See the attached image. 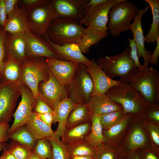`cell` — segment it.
<instances>
[{"instance_id": "obj_1", "label": "cell", "mask_w": 159, "mask_h": 159, "mask_svg": "<svg viewBox=\"0 0 159 159\" xmlns=\"http://www.w3.org/2000/svg\"><path fill=\"white\" fill-rule=\"evenodd\" d=\"M82 25L77 19L58 17L51 23L46 34L57 45L69 43L77 44L86 32V28Z\"/></svg>"}, {"instance_id": "obj_2", "label": "cell", "mask_w": 159, "mask_h": 159, "mask_svg": "<svg viewBox=\"0 0 159 159\" xmlns=\"http://www.w3.org/2000/svg\"><path fill=\"white\" fill-rule=\"evenodd\" d=\"M105 94L121 106L126 113H143L148 102L139 92L127 83L112 87Z\"/></svg>"}, {"instance_id": "obj_3", "label": "cell", "mask_w": 159, "mask_h": 159, "mask_svg": "<svg viewBox=\"0 0 159 159\" xmlns=\"http://www.w3.org/2000/svg\"><path fill=\"white\" fill-rule=\"evenodd\" d=\"M130 52L129 45L121 53L100 58L97 62L110 78L112 79L118 76L120 77L119 80L121 82L127 83L131 77L139 70L134 67Z\"/></svg>"}, {"instance_id": "obj_4", "label": "cell", "mask_w": 159, "mask_h": 159, "mask_svg": "<svg viewBox=\"0 0 159 159\" xmlns=\"http://www.w3.org/2000/svg\"><path fill=\"white\" fill-rule=\"evenodd\" d=\"M41 58L29 57L20 63L19 82L30 88L34 99L39 96V83L47 80L49 77V69L45 59Z\"/></svg>"}, {"instance_id": "obj_5", "label": "cell", "mask_w": 159, "mask_h": 159, "mask_svg": "<svg viewBox=\"0 0 159 159\" xmlns=\"http://www.w3.org/2000/svg\"><path fill=\"white\" fill-rule=\"evenodd\" d=\"M127 83L139 92L147 102L159 104V72L156 68L139 69Z\"/></svg>"}, {"instance_id": "obj_6", "label": "cell", "mask_w": 159, "mask_h": 159, "mask_svg": "<svg viewBox=\"0 0 159 159\" xmlns=\"http://www.w3.org/2000/svg\"><path fill=\"white\" fill-rule=\"evenodd\" d=\"M138 10L137 6L126 0L113 6L109 11L107 24L111 35L116 37L129 29L131 21Z\"/></svg>"}, {"instance_id": "obj_7", "label": "cell", "mask_w": 159, "mask_h": 159, "mask_svg": "<svg viewBox=\"0 0 159 159\" xmlns=\"http://www.w3.org/2000/svg\"><path fill=\"white\" fill-rule=\"evenodd\" d=\"M51 1L34 8L27 13L29 30L41 37H44L51 23L58 18Z\"/></svg>"}, {"instance_id": "obj_8", "label": "cell", "mask_w": 159, "mask_h": 159, "mask_svg": "<svg viewBox=\"0 0 159 159\" xmlns=\"http://www.w3.org/2000/svg\"><path fill=\"white\" fill-rule=\"evenodd\" d=\"M69 86L70 97L74 104H86L93 91L91 77L86 65L79 63L74 77Z\"/></svg>"}, {"instance_id": "obj_9", "label": "cell", "mask_w": 159, "mask_h": 159, "mask_svg": "<svg viewBox=\"0 0 159 159\" xmlns=\"http://www.w3.org/2000/svg\"><path fill=\"white\" fill-rule=\"evenodd\" d=\"M20 95L19 82H2L0 87V123H9L11 121L17 100Z\"/></svg>"}, {"instance_id": "obj_10", "label": "cell", "mask_w": 159, "mask_h": 159, "mask_svg": "<svg viewBox=\"0 0 159 159\" xmlns=\"http://www.w3.org/2000/svg\"><path fill=\"white\" fill-rule=\"evenodd\" d=\"M116 0H107L105 3L97 6L80 20V23L89 31L108 33V14L111 8L115 5Z\"/></svg>"}, {"instance_id": "obj_11", "label": "cell", "mask_w": 159, "mask_h": 159, "mask_svg": "<svg viewBox=\"0 0 159 159\" xmlns=\"http://www.w3.org/2000/svg\"><path fill=\"white\" fill-rule=\"evenodd\" d=\"M21 100L14 113V121L8 131L9 134L24 125L32 114L34 107L35 99L30 88L26 85L20 84Z\"/></svg>"}, {"instance_id": "obj_12", "label": "cell", "mask_w": 159, "mask_h": 159, "mask_svg": "<svg viewBox=\"0 0 159 159\" xmlns=\"http://www.w3.org/2000/svg\"><path fill=\"white\" fill-rule=\"evenodd\" d=\"M52 74L62 86L69 85L74 77L79 63L57 59L46 58Z\"/></svg>"}, {"instance_id": "obj_13", "label": "cell", "mask_w": 159, "mask_h": 159, "mask_svg": "<svg viewBox=\"0 0 159 159\" xmlns=\"http://www.w3.org/2000/svg\"><path fill=\"white\" fill-rule=\"evenodd\" d=\"M149 5L146 6L143 9L139 10L133 18L134 21L131 23L129 28L132 33L133 39L136 44L138 54L139 58L142 57L144 59L143 69H146L149 67V64L151 54V51L146 50L145 47V37H144L142 25V19L144 14L150 8Z\"/></svg>"}, {"instance_id": "obj_14", "label": "cell", "mask_w": 159, "mask_h": 159, "mask_svg": "<svg viewBox=\"0 0 159 159\" xmlns=\"http://www.w3.org/2000/svg\"><path fill=\"white\" fill-rule=\"evenodd\" d=\"M86 65L93 85L91 95L104 94L112 87L122 83L108 77L95 60H91Z\"/></svg>"}, {"instance_id": "obj_15", "label": "cell", "mask_w": 159, "mask_h": 159, "mask_svg": "<svg viewBox=\"0 0 159 159\" xmlns=\"http://www.w3.org/2000/svg\"><path fill=\"white\" fill-rule=\"evenodd\" d=\"M48 80L38 86L39 96L53 109L54 105L66 96L65 87L61 85L49 70Z\"/></svg>"}, {"instance_id": "obj_16", "label": "cell", "mask_w": 159, "mask_h": 159, "mask_svg": "<svg viewBox=\"0 0 159 159\" xmlns=\"http://www.w3.org/2000/svg\"><path fill=\"white\" fill-rule=\"evenodd\" d=\"M29 57H45L60 59L45 39L29 30L24 33Z\"/></svg>"}, {"instance_id": "obj_17", "label": "cell", "mask_w": 159, "mask_h": 159, "mask_svg": "<svg viewBox=\"0 0 159 159\" xmlns=\"http://www.w3.org/2000/svg\"><path fill=\"white\" fill-rule=\"evenodd\" d=\"M4 44L5 58L21 62L29 58L24 33L10 34L5 32Z\"/></svg>"}, {"instance_id": "obj_18", "label": "cell", "mask_w": 159, "mask_h": 159, "mask_svg": "<svg viewBox=\"0 0 159 159\" xmlns=\"http://www.w3.org/2000/svg\"><path fill=\"white\" fill-rule=\"evenodd\" d=\"M89 0H53L51 2L58 17L80 21L85 17L84 9Z\"/></svg>"}, {"instance_id": "obj_19", "label": "cell", "mask_w": 159, "mask_h": 159, "mask_svg": "<svg viewBox=\"0 0 159 159\" xmlns=\"http://www.w3.org/2000/svg\"><path fill=\"white\" fill-rule=\"evenodd\" d=\"M44 37L61 59L71 61L86 65L91 60L84 55L77 44L69 43L59 45L53 42L46 34Z\"/></svg>"}, {"instance_id": "obj_20", "label": "cell", "mask_w": 159, "mask_h": 159, "mask_svg": "<svg viewBox=\"0 0 159 159\" xmlns=\"http://www.w3.org/2000/svg\"><path fill=\"white\" fill-rule=\"evenodd\" d=\"M18 3L7 16L2 28L6 32L10 34L24 33L29 30L27 13L24 9L19 6Z\"/></svg>"}, {"instance_id": "obj_21", "label": "cell", "mask_w": 159, "mask_h": 159, "mask_svg": "<svg viewBox=\"0 0 159 159\" xmlns=\"http://www.w3.org/2000/svg\"><path fill=\"white\" fill-rule=\"evenodd\" d=\"M75 104L69 97L66 96L54 105L53 108V123L58 122L57 128L54 132V135L60 137L62 136L66 130L68 117Z\"/></svg>"}, {"instance_id": "obj_22", "label": "cell", "mask_w": 159, "mask_h": 159, "mask_svg": "<svg viewBox=\"0 0 159 159\" xmlns=\"http://www.w3.org/2000/svg\"><path fill=\"white\" fill-rule=\"evenodd\" d=\"M86 104L91 116L123 110L121 106L111 100L105 94L91 95Z\"/></svg>"}, {"instance_id": "obj_23", "label": "cell", "mask_w": 159, "mask_h": 159, "mask_svg": "<svg viewBox=\"0 0 159 159\" xmlns=\"http://www.w3.org/2000/svg\"><path fill=\"white\" fill-rule=\"evenodd\" d=\"M147 143L145 132L141 126L135 125L130 130L126 140V146L119 150L120 155L128 157L136 150L145 147Z\"/></svg>"}, {"instance_id": "obj_24", "label": "cell", "mask_w": 159, "mask_h": 159, "mask_svg": "<svg viewBox=\"0 0 159 159\" xmlns=\"http://www.w3.org/2000/svg\"><path fill=\"white\" fill-rule=\"evenodd\" d=\"M24 125L37 140L47 138L54 132L51 127L45 124L34 112L32 113Z\"/></svg>"}, {"instance_id": "obj_25", "label": "cell", "mask_w": 159, "mask_h": 159, "mask_svg": "<svg viewBox=\"0 0 159 159\" xmlns=\"http://www.w3.org/2000/svg\"><path fill=\"white\" fill-rule=\"evenodd\" d=\"M91 125L90 120L66 129L61 137V141L69 145L84 140L90 132Z\"/></svg>"}, {"instance_id": "obj_26", "label": "cell", "mask_w": 159, "mask_h": 159, "mask_svg": "<svg viewBox=\"0 0 159 159\" xmlns=\"http://www.w3.org/2000/svg\"><path fill=\"white\" fill-rule=\"evenodd\" d=\"M91 127L89 133L84 140L96 150L104 145L103 129L100 120L99 115L92 116Z\"/></svg>"}, {"instance_id": "obj_27", "label": "cell", "mask_w": 159, "mask_h": 159, "mask_svg": "<svg viewBox=\"0 0 159 159\" xmlns=\"http://www.w3.org/2000/svg\"><path fill=\"white\" fill-rule=\"evenodd\" d=\"M91 115L87 105L75 104L67 120L66 129L91 120Z\"/></svg>"}, {"instance_id": "obj_28", "label": "cell", "mask_w": 159, "mask_h": 159, "mask_svg": "<svg viewBox=\"0 0 159 159\" xmlns=\"http://www.w3.org/2000/svg\"><path fill=\"white\" fill-rule=\"evenodd\" d=\"M151 8L153 20L151 27L145 37V42L148 44L156 42L159 37V0H144Z\"/></svg>"}, {"instance_id": "obj_29", "label": "cell", "mask_w": 159, "mask_h": 159, "mask_svg": "<svg viewBox=\"0 0 159 159\" xmlns=\"http://www.w3.org/2000/svg\"><path fill=\"white\" fill-rule=\"evenodd\" d=\"M132 114H126L110 127L106 130H103L104 145H110L112 142L122 133L131 118Z\"/></svg>"}, {"instance_id": "obj_30", "label": "cell", "mask_w": 159, "mask_h": 159, "mask_svg": "<svg viewBox=\"0 0 159 159\" xmlns=\"http://www.w3.org/2000/svg\"><path fill=\"white\" fill-rule=\"evenodd\" d=\"M20 63V62L16 60L5 59L1 78L2 82L10 83L19 82Z\"/></svg>"}, {"instance_id": "obj_31", "label": "cell", "mask_w": 159, "mask_h": 159, "mask_svg": "<svg viewBox=\"0 0 159 159\" xmlns=\"http://www.w3.org/2000/svg\"><path fill=\"white\" fill-rule=\"evenodd\" d=\"M9 139L26 146L32 150L37 142L25 125L8 134Z\"/></svg>"}, {"instance_id": "obj_32", "label": "cell", "mask_w": 159, "mask_h": 159, "mask_svg": "<svg viewBox=\"0 0 159 159\" xmlns=\"http://www.w3.org/2000/svg\"><path fill=\"white\" fill-rule=\"evenodd\" d=\"M108 34V33L89 31L86 28L85 33L77 44L82 52L87 53L92 45L97 44L107 37Z\"/></svg>"}, {"instance_id": "obj_33", "label": "cell", "mask_w": 159, "mask_h": 159, "mask_svg": "<svg viewBox=\"0 0 159 159\" xmlns=\"http://www.w3.org/2000/svg\"><path fill=\"white\" fill-rule=\"evenodd\" d=\"M67 145L71 158L75 156H95L96 150L84 140Z\"/></svg>"}, {"instance_id": "obj_34", "label": "cell", "mask_w": 159, "mask_h": 159, "mask_svg": "<svg viewBox=\"0 0 159 159\" xmlns=\"http://www.w3.org/2000/svg\"><path fill=\"white\" fill-rule=\"evenodd\" d=\"M60 138L54 134L46 138L50 141L52 145V159H71L67 145L60 140Z\"/></svg>"}, {"instance_id": "obj_35", "label": "cell", "mask_w": 159, "mask_h": 159, "mask_svg": "<svg viewBox=\"0 0 159 159\" xmlns=\"http://www.w3.org/2000/svg\"><path fill=\"white\" fill-rule=\"evenodd\" d=\"M122 110L99 115L100 120L103 130L108 129L118 122L126 114Z\"/></svg>"}, {"instance_id": "obj_36", "label": "cell", "mask_w": 159, "mask_h": 159, "mask_svg": "<svg viewBox=\"0 0 159 159\" xmlns=\"http://www.w3.org/2000/svg\"><path fill=\"white\" fill-rule=\"evenodd\" d=\"M4 146L16 159H26L32 150L17 142L13 141Z\"/></svg>"}, {"instance_id": "obj_37", "label": "cell", "mask_w": 159, "mask_h": 159, "mask_svg": "<svg viewBox=\"0 0 159 159\" xmlns=\"http://www.w3.org/2000/svg\"><path fill=\"white\" fill-rule=\"evenodd\" d=\"M32 150L42 159H52V145L47 138L38 140Z\"/></svg>"}, {"instance_id": "obj_38", "label": "cell", "mask_w": 159, "mask_h": 159, "mask_svg": "<svg viewBox=\"0 0 159 159\" xmlns=\"http://www.w3.org/2000/svg\"><path fill=\"white\" fill-rule=\"evenodd\" d=\"M120 155L119 148L104 145L96 149L95 159H118Z\"/></svg>"}, {"instance_id": "obj_39", "label": "cell", "mask_w": 159, "mask_h": 159, "mask_svg": "<svg viewBox=\"0 0 159 159\" xmlns=\"http://www.w3.org/2000/svg\"><path fill=\"white\" fill-rule=\"evenodd\" d=\"M34 107V112L38 114L53 112V109L39 96L35 99Z\"/></svg>"}, {"instance_id": "obj_40", "label": "cell", "mask_w": 159, "mask_h": 159, "mask_svg": "<svg viewBox=\"0 0 159 159\" xmlns=\"http://www.w3.org/2000/svg\"><path fill=\"white\" fill-rule=\"evenodd\" d=\"M49 0H19L23 6L21 8L26 11H29L39 6L47 4L50 2Z\"/></svg>"}, {"instance_id": "obj_41", "label": "cell", "mask_w": 159, "mask_h": 159, "mask_svg": "<svg viewBox=\"0 0 159 159\" xmlns=\"http://www.w3.org/2000/svg\"><path fill=\"white\" fill-rule=\"evenodd\" d=\"M129 45L130 47V55L131 58L133 63L134 67L137 68L142 69L143 68L139 60L138 54L137 47L134 40L132 39L128 38Z\"/></svg>"}, {"instance_id": "obj_42", "label": "cell", "mask_w": 159, "mask_h": 159, "mask_svg": "<svg viewBox=\"0 0 159 159\" xmlns=\"http://www.w3.org/2000/svg\"><path fill=\"white\" fill-rule=\"evenodd\" d=\"M5 32L0 27V79L3 74L4 62L6 58L4 41Z\"/></svg>"}, {"instance_id": "obj_43", "label": "cell", "mask_w": 159, "mask_h": 159, "mask_svg": "<svg viewBox=\"0 0 159 159\" xmlns=\"http://www.w3.org/2000/svg\"><path fill=\"white\" fill-rule=\"evenodd\" d=\"M147 129L151 139L158 148L159 146V129L157 126L153 123H148L146 124Z\"/></svg>"}, {"instance_id": "obj_44", "label": "cell", "mask_w": 159, "mask_h": 159, "mask_svg": "<svg viewBox=\"0 0 159 159\" xmlns=\"http://www.w3.org/2000/svg\"><path fill=\"white\" fill-rule=\"evenodd\" d=\"M140 153L142 159H159L158 150L156 149H146Z\"/></svg>"}, {"instance_id": "obj_45", "label": "cell", "mask_w": 159, "mask_h": 159, "mask_svg": "<svg viewBox=\"0 0 159 159\" xmlns=\"http://www.w3.org/2000/svg\"><path fill=\"white\" fill-rule=\"evenodd\" d=\"M107 0H89L84 9L85 17L88 14L97 6L104 3Z\"/></svg>"}, {"instance_id": "obj_46", "label": "cell", "mask_w": 159, "mask_h": 159, "mask_svg": "<svg viewBox=\"0 0 159 159\" xmlns=\"http://www.w3.org/2000/svg\"><path fill=\"white\" fill-rule=\"evenodd\" d=\"M8 122H3L0 123V144L6 142L9 139L8 131L10 127Z\"/></svg>"}, {"instance_id": "obj_47", "label": "cell", "mask_w": 159, "mask_h": 159, "mask_svg": "<svg viewBox=\"0 0 159 159\" xmlns=\"http://www.w3.org/2000/svg\"><path fill=\"white\" fill-rule=\"evenodd\" d=\"M37 114L42 121L47 125L51 127L54 120L53 112H47L43 114Z\"/></svg>"}, {"instance_id": "obj_48", "label": "cell", "mask_w": 159, "mask_h": 159, "mask_svg": "<svg viewBox=\"0 0 159 159\" xmlns=\"http://www.w3.org/2000/svg\"><path fill=\"white\" fill-rule=\"evenodd\" d=\"M156 45L153 53L151 54L149 64L152 65L156 66L159 56V37L156 41Z\"/></svg>"}, {"instance_id": "obj_49", "label": "cell", "mask_w": 159, "mask_h": 159, "mask_svg": "<svg viewBox=\"0 0 159 159\" xmlns=\"http://www.w3.org/2000/svg\"><path fill=\"white\" fill-rule=\"evenodd\" d=\"M19 1L18 0H4L5 9L7 16L13 10Z\"/></svg>"}, {"instance_id": "obj_50", "label": "cell", "mask_w": 159, "mask_h": 159, "mask_svg": "<svg viewBox=\"0 0 159 159\" xmlns=\"http://www.w3.org/2000/svg\"><path fill=\"white\" fill-rule=\"evenodd\" d=\"M7 18L4 6V0H0V27L3 28Z\"/></svg>"}, {"instance_id": "obj_51", "label": "cell", "mask_w": 159, "mask_h": 159, "mask_svg": "<svg viewBox=\"0 0 159 159\" xmlns=\"http://www.w3.org/2000/svg\"><path fill=\"white\" fill-rule=\"evenodd\" d=\"M2 150V153L0 157V159H16L5 147L4 145Z\"/></svg>"}, {"instance_id": "obj_52", "label": "cell", "mask_w": 159, "mask_h": 159, "mask_svg": "<svg viewBox=\"0 0 159 159\" xmlns=\"http://www.w3.org/2000/svg\"><path fill=\"white\" fill-rule=\"evenodd\" d=\"M127 158V159H142L140 149H137L132 155Z\"/></svg>"}, {"instance_id": "obj_53", "label": "cell", "mask_w": 159, "mask_h": 159, "mask_svg": "<svg viewBox=\"0 0 159 159\" xmlns=\"http://www.w3.org/2000/svg\"><path fill=\"white\" fill-rule=\"evenodd\" d=\"M26 159H42L32 150Z\"/></svg>"}, {"instance_id": "obj_54", "label": "cell", "mask_w": 159, "mask_h": 159, "mask_svg": "<svg viewBox=\"0 0 159 159\" xmlns=\"http://www.w3.org/2000/svg\"><path fill=\"white\" fill-rule=\"evenodd\" d=\"M71 159H95V157L90 156H75Z\"/></svg>"}, {"instance_id": "obj_55", "label": "cell", "mask_w": 159, "mask_h": 159, "mask_svg": "<svg viewBox=\"0 0 159 159\" xmlns=\"http://www.w3.org/2000/svg\"><path fill=\"white\" fill-rule=\"evenodd\" d=\"M6 143V142L0 144V152L2 150L3 147Z\"/></svg>"}, {"instance_id": "obj_56", "label": "cell", "mask_w": 159, "mask_h": 159, "mask_svg": "<svg viewBox=\"0 0 159 159\" xmlns=\"http://www.w3.org/2000/svg\"><path fill=\"white\" fill-rule=\"evenodd\" d=\"M118 159H127V158L125 156L120 155Z\"/></svg>"}, {"instance_id": "obj_57", "label": "cell", "mask_w": 159, "mask_h": 159, "mask_svg": "<svg viewBox=\"0 0 159 159\" xmlns=\"http://www.w3.org/2000/svg\"><path fill=\"white\" fill-rule=\"evenodd\" d=\"M2 82V81L1 79H0V87Z\"/></svg>"}]
</instances>
